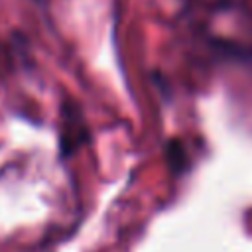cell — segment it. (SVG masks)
Returning <instances> with one entry per match:
<instances>
[{
  "instance_id": "6da1fadb",
  "label": "cell",
  "mask_w": 252,
  "mask_h": 252,
  "mask_svg": "<svg viewBox=\"0 0 252 252\" xmlns=\"http://www.w3.org/2000/svg\"><path fill=\"white\" fill-rule=\"evenodd\" d=\"M91 142V128L83 116L81 104L75 100H65L61 104V136L59 152L61 159H69L81 146Z\"/></svg>"
}]
</instances>
